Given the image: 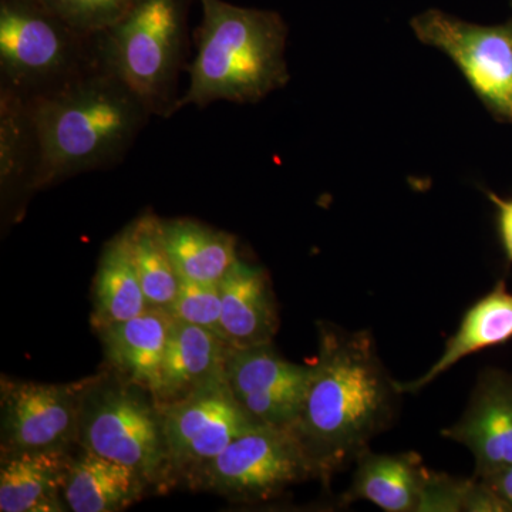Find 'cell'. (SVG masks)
<instances>
[{
    "label": "cell",
    "mask_w": 512,
    "mask_h": 512,
    "mask_svg": "<svg viewBox=\"0 0 512 512\" xmlns=\"http://www.w3.org/2000/svg\"><path fill=\"white\" fill-rule=\"evenodd\" d=\"M352 487L345 503L369 501L387 512H417L427 470L419 454H375L357 458Z\"/></svg>",
    "instance_id": "20"
},
{
    "label": "cell",
    "mask_w": 512,
    "mask_h": 512,
    "mask_svg": "<svg viewBox=\"0 0 512 512\" xmlns=\"http://www.w3.org/2000/svg\"><path fill=\"white\" fill-rule=\"evenodd\" d=\"M417 39L446 53L495 119L512 124V19L483 26L430 9L410 23Z\"/></svg>",
    "instance_id": "8"
},
{
    "label": "cell",
    "mask_w": 512,
    "mask_h": 512,
    "mask_svg": "<svg viewBox=\"0 0 512 512\" xmlns=\"http://www.w3.org/2000/svg\"><path fill=\"white\" fill-rule=\"evenodd\" d=\"M40 146L29 101L0 90V194L3 210L18 215L35 194Z\"/></svg>",
    "instance_id": "17"
},
{
    "label": "cell",
    "mask_w": 512,
    "mask_h": 512,
    "mask_svg": "<svg viewBox=\"0 0 512 512\" xmlns=\"http://www.w3.org/2000/svg\"><path fill=\"white\" fill-rule=\"evenodd\" d=\"M478 480H480V478H478ZM483 481L490 484L491 487L497 491V494L503 498L512 511V464L498 471V473L493 474L491 477L483 478Z\"/></svg>",
    "instance_id": "28"
},
{
    "label": "cell",
    "mask_w": 512,
    "mask_h": 512,
    "mask_svg": "<svg viewBox=\"0 0 512 512\" xmlns=\"http://www.w3.org/2000/svg\"><path fill=\"white\" fill-rule=\"evenodd\" d=\"M77 446L133 468L150 488L177 484L163 416L153 394L119 376L101 373L87 389Z\"/></svg>",
    "instance_id": "6"
},
{
    "label": "cell",
    "mask_w": 512,
    "mask_h": 512,
    "mask_svg": "<svg viewBox=\"0 0 512 512\" xmlns=\"http://www.w3.org/2000/svg\"><path fill=\"white\" fill-rule=\"evenodd\" d=\"M312 366L289 362L269 345L229 348L225 379L255 421L292 429L301 413Z\"/></svg>",
    "instance_id": "11"
},
{
    "label": "cell",
    "mask_w": 512,
    "mask_h": 512,
    "mask_svg": "<svg viewBox=\"0 0 512 512\" xmlns=\"http://www.w3.org/2000/svg\"><path fill=\"white\" fill-rule=\"evenodd\" d=\"M131 252L148 306L168 311L177 298L180 276L165 244L163 220L153 212L127 225Z\"/></svg>",
    "instance_id": "23"
},
{
    "label": "cell",
    "mask_w": 512,
    "mask_h": 512,
    "mask_svg": "<svg viewBox=\"0 0 512 512\" xmlns=\"http://www.w3.org/2000/svg\"><path fill=\"white\" fill-rule=\"evenodd\" d=\"M94 379L46 384L2 377V451L77 446L83 399Z\"/></svg>",
    "instance_id": "10"
},
{
    "label": "cell",
    "mask_w": 512,
    "mask_h": 512,
    "mask_svg": "<svg viewBox=\"0 0 512 512\" xmlns=\"http://www.w3.org/2000/svg\"><path fill=\"white\" fill-rule=\"evenodd\" d=\"M64 484V503L73 512H119L138 503L150 485L133 468L80 447Z\"/></svg>",
    "instance_id": "19"
},
{
    "label": "cell",
    "mask_w": 512,
    "mask_h": 512,
    "mask_svg": "<svg viewBox=\"0 0 512 512\" xmlns=\"http://www.w3.org/2000/svg\"><path fill=\"white\" fill-rule=\"evenodd\" d=\"M399 390L384 370L369 332L319 326V353L292 430L319 478L355 464L392 424Z\"/></svg>",
    "instance_id": "1"
},
{
    "label": "cell",
    "mask_w": 512,
    "mask_h": 512,
    "mask_svg": "<svg viewBox=\"0 0 512 512\" xmlns=\"http://www.w3.org/2000/svg\"><path fill=\"white\" fill-rule=\"evenodd\" d=\"M150 308L138 279L128 228L104 245L93 285V328L136 318Z\"/></svg>",
    "instance_id": "21"
},
{
    "label": "cell",
    "mask_w": 512,
    "mask_h": 512,
    "mask_svg": "<svg viewBox=\"0 0 512 512\" xmlns=\"http://www.w3.org/2000/svg\"><path fill=\"white\" fill-rule=\"evenodd\" d=\"M190 0H133L114 25L94 36L101 69L116 74L153 116H174L187 69Z\"/></svg>",
    "instance_id": "4"
},
{
    "label": "cell",
    "mask_w": 512,
    "mask_h": 512,
    "mask_svg": "<svg viewBox=\"0 0 512 512\" xmlns=\"http://www.w3.org/2000/svg\"><path fill=\"white\" fill-rule=\"evenodd\" d=\"M73 448L2 451L0 511L62 512Z\"/></svg>",
    "instance_id": "15"
},
{
    "label": "cell",
    "mask_w": 512,
    "mask_h": 512,
    "mask_svg": "<svg viewBox=\"0 0 512 512\" xmlns=\"http://www.w3.org/2000/svg\"><path fill=\"white\" fill-rule=\"evenodd\" d=\"M29 103L40 146L37 191L121 164L153 117L133 89L101 67Z\"/></svg>",
    "instance_id": "2"
},
{
    "label": "cell",
    "mask_w": 512,
    "mask_h": 512,
    "mask_svg": "<svg viewBox=\"0 0 512 512\" xmlns=\"http://www.w3.org/2000/svg\"><path fill=\"white\" fill-rule=\"evenodd\" d=\"M171 318L191 323L222 338L220 284H198L181 279L180 289L168 309Z\"/></svg>",
    "instance_id": "25"
},
{
    "label": "cell",
    "mask_w": 512,
    "mask_h": 512,
    "mask_svg": "<svg viewBox=\"0 0 512 512\" xmlns=\"http://www.w3.org/2000/svg\"><path fill=\"white\" fill-rule=\"evenodd\" d=\"M165 244L180 279L218 285L239 258L237 238L192 218L163 220Z\"/></svg>",
    "instance_id": "22"
},
{
    "label": "cell",
    "mask_w": 512,
    "mask_h": 512,
    "mask_svg": "<svg viewBox=\"0 0 512 512\" xmlns=\"http://www.w3.org/2000/svg\"><path fill=\"white\" fill-rule=\"evenodd\" d=\"M229 348L224 339L210 330L171 320L160 387L154 396L157 406H167L204 387L225 382Z\"/></svg>",
    "instance_id": "14"
},
{
    "label": "cell",
    "mask_w": 512,
    "mask_h": 512,
    "mask_svg": "<svg viewBox=\"0 0 512 512\" xmlns=\"http://www.w3.org/2000/svg\"><path fill=\"white\" fill-rule=\"evenodd\" d=\"M197 55L188 64L190 84L175 113L217 101L254 104L289 82L288 28L271 10L241 8L224 0H200Z\"/></svg>",
    "instance_id": "3"
},
{
    "label": "cell",
    "mask_w": 512,
    "mask_h": 512,
    "mask_svg": "<svg viewBox=\"0 0 512 512\" xmlns=\"http://www.w3.org/2000/svg\"><path fill=\"white\" fill-rule=\"evenodd\" d=\"M66 25L86 36L99 35L117 22L133 0H40Z\"/></svg>",
    "instance_id": "24"
},
{
    "label": "cell",
    "mask_w": 512,
    "mask_h": 512,
    "mask_svg": "<svg viewBox=\"0 0 512 512\" xmlns=\"http://www.w3.org/2000/svg\"><path fill=\"white\" fill-rule=\"evenodd\" d=\"M441 434L471 451L476 461L473 477L483 480L511 466L512 373L484 372L463 417Z\"/></svg>",
    "instance_id": "12"
},
{
    "label": "cell",
    "mask_w": 512,
    "mask_h": 512,
    "mask_svg": "<svg viewBox=\"0 0 512 512\" xmlns=\"http://www.w3.org/2000/svg\"><path fill=\"white\" fill-rule=\"evenodd\" d=\"M222 338L231 348L269 345L279 312L268 272L238 258L220 282Z\"/></svg>",
    "instance_id": "13"
},
{
    "label": "cell",
    "mask_w": 512,
    "mask_h": 512,
    "mask_svg": "<svg viewBox=\"0 0 512 512\" xmlns=\"http://www.w3.org/2000/svg\"><path fill=\"white\" fill-rule=\"evenodd\" d=\"M171 320L168 311L150 306L136 318L97 332L106 362L116 376L156 396Z\"/></svg>",
    "instance_id": "16"
},
{
    "label": "cell",
    "mask_w": 512,
    "mask_h": 512,
    "mask_svg": "<svg viewBox=\"0 0 512 512\" xmlns=\"http://www.w3.org/2000/svg\"><path fill=\"white\" fill-rule=\"evenodd\" d=\"M94 36L40 0H0V90L33 101L92 72L100 67Z\"/></svg>",
    "instance_id": "5"
},
{
    "label": "cell",
    "mask_w": 512,
    "mask_h": 512,
    "mask_svg": "<svg viewBox=\"0 0 512 512\" xmlns=\"http://www.w3.org/2000/svg\"><path fill=\"white\" fill-rule=\"evenodd\" d=\"M312 478H319L318 470L295 431L258 424L185 484L235 503H262Z\"/></svg>",
    "instance_id": "7"
},
{
    "label": "cell",
    "mask_w": 512,
    "mask_h": 512,
    "mask_svg": "<svg viewBox=\"0 0 512 512\" xmlns=\"http://www.w3.org/2000/svg\"><path fill=\"white\" fill-rule=\"evenodd\" d=\"M468 480H460L446 473L429 470L417 512H460L464 511Z\"/></svg>",
    "instance_id": "26"
},
{
    "label": "cell",
    "mask_w": 512,
    "mask_h": 512,
    "mask_svg": "<svg viewBox=\"0 0 512 512\" xmlns=\"http://www.w3.org/2000/svg\"><path fill=\"white\" fill-rule=\"evenodd\" d=\"M488 200L493 202L497 212L498 238L503 248L505 261L512 265V198H501L494 192L487 191Z\"/></svg>",
    "instance_id": "27"
},
{
    "label": "cell",
    "mask_w": 512,
    "mask_h": 512,
    "mask_svg": "<svg viewBox=\"0 0 512 512\" xmlns=\"http://www.w3.org/2000/svg\"><path fill=\"white\" fill-rule=\"evenodd\" d=\"M511 339L512 293L508 292L505 281H498L487 295L467 309L437 362L419 379L396 382L397 390L400 394L417 393L466 357L504 345Z\"/></svg>",
    "instance_id": "18"
},
{
    "label": "cell",
    "mask_w": 512,
    "mask_h": 512,
    "mask_svg": "<svg viewBox=\"0 0 512 512\" xmlns=\"http://www.w3.org/2000/svg\"><path fill=\"white\" fill-rule=\"evenodd\" d=\"M175 481L188 480L237 437L258 426L235 399L227 380L160 407Z\"/></svg>",
    "instance_id": "9"
}]
</instances>
